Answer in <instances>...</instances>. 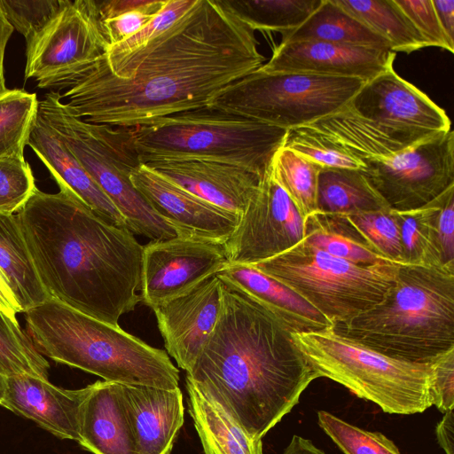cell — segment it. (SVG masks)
Returning a JSON list of instances; mask_svg holds the SVG:
<instances>
[{
  "label": "cell",
  "mask_w": 454,
  "mask_h": 454,
  "mask_svg": "<svg viewBox=\"0 0 454 454\" xmlns=\"http://www.w3.org/2000/svg\"><path fill=\"white\" fill-rule=\"evenodd\" d=\"M264 61L254 31L223 0H196L145 44L101 56L60 97L89 122L135 128L207 106Z\"/></svg>",
  "instance_id": "1"
},
{
  "label": "cell",
  "mask_w": 454,
  "mask_h": 454,
  "mask_svg": "<svg viewBox=\"0 0 454 454\" xmlns=\"http://www.w3.org/2000/svg\"><path fill=\"white\" fill-rule=\"evenodd\" d=\"M218 277V318L186 377L262 440L320 377L269 305Z\"/></svg>",
  "instance_id": "2"
},
{
  "label": "cell",
  "mask_w": 454,
  "mask_h": 454,
  "mask_svg": "<svg viewBox=\"0 0 454 454\" xmlns=\"http://www.w3.org/2000/svg\"><path fill=\"white\" fill-rule=\"evenodd\" d=\"M50 298L119 325L141 301L142 246L69 192L38 188L16 215Z\"/></svg>",
  "instance_id": "3"
},
{
  "label": "cell",
  "mask_w": 454,
  "mask_h": 454,
  "mask_svg": "<svg viewBox=\"0 0 454 454\" xmlns=\"http://www.w3.org/2000/svg\"><path fill=\"white\" fill-rule=\"evenodd\" d=\"M332 328L385 356L431 363L454 348V269L401 264L380 302Z\"/></svg>",
  "instance_id": "4"
},
{
  "label": "cell",
  "mask_w": 454,
  "mask_h": 454,
  "mask_svg": "<svg viewBox=\"0 0 454 454\" xmlns=\"http://www.w3.org/2000/svg\"><path fill=\"white\" fill-rule=\"evenodd\" d=\"M25 313L26 333L40 354L105 381L178 387L179 370L164 350L119 325L98 320L55 299Z\"/></svg>",
  "instance_id": "5"
},
{
  "label": "cell",
  "mask_w": 454,
  "mask_h": 454,
  "mask_svg": "<svg viewBox=\"0 0 454 454\" xmlns=\"http://www.w3.org/2000/svg\"><path fill=\"white\" fill-rule=\"evenodd\" d=\"M287 129L209 106L130 128L141 164L163 160H206L263 176Z\"/></svg>",
  "instance_id": "6"
},
{
  "label": "cell",
  "mask_w": 454,
  "mask_h": 454,
  "mask_svg": "<svg viewBox=\"0 0 454 454\" xmlns=\"http://www.w3.org/2000/svg\"><path fill=\"white\" fill-rule=\"evenodd\" d=\"M59 92L38 103V115L62 138L87 173L114 203L133 234L153 240L172 239L176 231L153 209L130 181L141 165L130 128L89 122L73 115Z\"/></svg>",
  "instance_id": "7"
},
{
  "label": "cell",
  "mask_w": 454,
  "mask_h": 454,
  "mask_svg": "<svg viewBox=\"0 0 454 454\" xmlns=\"http://www.w3.org/2000/svg\"><path fill=\"white\" fill-rule=\"evenodd\" d=\"M292 335L319 377L343 385L387 413H421L433 405L432 363L385 356L336 333L333 328Z\"/></svg>",
  "instance_id": "8"
},
{
  "label": "cell",
  "mask_w": 454,
  "mask_h": 454,
  "mask_svg": "<svg viewBox=\"0 0 454 454\" xmlns=\"http://www.w3.org/2000/svg\"><path fill=\"white\" fill-rule=\"evenodd\" d=\"M401 264L352 263L303 239L281 254L250 266L299 294L333 326L380 302L394 284Z\"/></svg>",
  "instance_id": "9"
},
{
  "label": "cell",
  "mask_w": 454,
  "mask_h": 454,
  "mask_svg": "<svg viewBox=\"0 0 454 454\" xmlns=\"http://www.w3.org/2000/svg\"><path fill=\"white\" fill-rule=\"evenodd\" d=\"M365 82L356 78L268 73L259 67L222 90L207 106L290 129L343 109Z\"/></svg>",
  "instance_id": "10"
},
{
  "label": "cell",
  "mask_w": 454,
  "mask_h": 454,
  "mask_svg": "<svg viewBox=\"0 0 454 454\" xmlns=\"http://www.w3.org/2000/svg\"><path fill=\"white\" fill-rule=\"evenodd\" d=\"M108 48L94 0L68 3L27 42L25 79L42 89L64 90Z\"/></svg>",
  "instance_id": "11"
},
{
  "label": "cell",
  "mask_w": 454,
  "mask_h": 454,
  "mask_svg": "<svg viewBox=\"0 0 454 454\" xmlns=\"http://www.w3.org/2000/svg\"><path fill=\"white\" fill-rule=\"evenodd\" d=\"M411 145L398 134L358 115L348 106L287 129L283 145L323 168L361 171L369 163L391 159Z\"/></svg>",
  "instance_id": "12"
},
{
  "label": "cell",
  "mask_w": 454,
  "mask_h": 454,
  "mask_svg": "<svg viewBox=\"0 0 454 454\" xmlns=\"http://www.w3.org/2000/svg\"><path fill=\"white\" fill-rule=\"evenodd\" d=\"M394 211L426 206L454 185V132L427 137L362 171Z\"/></svg>",
  "instance_id": "13"
},
{
  "label": "cell",
  "mask_w": 454,
  "mask_h": 454,
  "mask_svg": "<svg viewBox=\"0 0 454 454\" xmlns=\"http://www.w3.org/2000/svg\"><path fill=\"white\" fill-rule=\"evenodd\" d=\"M304 238V220L274 177L270 164L224 248L231 264L250 265L289 249Z\"/></svg>",
  "instance_id": "14"
},
{
  "label": "cell",
  "mask_w": 454,
  "mask_h": 454,
  "mask_svg": "<svg viewBox=\"0 0 454 454\" xmlns=\"http://www.w3.org/2000/svg\"><path fill=\"white\" fill-rule=\"evenodd\" d=\"M228 264L224 244L179 236L153 240L143 249L141 301L153 309L192 290Z\"/></svg>",
  "instance_id": "15"
},
{
  "label": "cell",
  "mask_w": 454,
  "mask_h": 454,
  "mask_svg": "<svg viewBox=\"0 0 454 454\" xmlns=\"http://www.w3.org/2000/svg\"><path fill=\"white\" fill-rule=\"evenodd\" d=\"M348 106L413 145L450 130L445 111L399 76L393 67L367 81Z\"/></svg>",
  "instance_id": "16"
},
{
  "label": "cell",
  "mask_w": 454,
  "mask_h": 454,
  "mask_svg": "<svg viewBox=\"0 0 454 454\" xmlns=\"http://www.w3.org/2000/svg\"><path fill=\"white\" fill-rule=\"evenodd\" d=\"M134 187L177 236L224 244L239 217L164 178L141 164L130 175Z\"/></svg>",
  "instance_id": "17"
},
{
  "label": "cell",
  "mask_w": 454,
  "mask_h": 454,
  "mask_svg": "<svg viewBox=\"0 0 454 454\" xmlns=\"http://www.w3.org/2000/svg\"><path fill=\"white\" fill-rule=\"evenodd\" d=\"M395 52L325 42L280 43L260 69L370 81L393 67Z\"/></svg>",
  "instance_id": "18"
},
{
  "label": "cell",
  "mask_w": 454,
  "mask_h": 454,
  "mask_svg": "<svg viewBox=\"0 0 454 454\" xmlns=\"http://www.w3.org/2000/svg\"><path fill=\"white\" fill-rule=\"evenodd\" d=\"M220 307V278L216 274L153 308L168 354L186 372L211 333Z\"/></svg>",
  "instance_id": "19"
},
{
  "label": "cell",
  "mask_w": 454,
  "mask_h": 454,
  "mask_svg": "<svg viewBox=\"0 0 454 454\" xmlns=\"http://www.w3.org/2000/svg\"><path fill=\"white\" fill-rule=\"evenodd\" d=\"M92 384L65 389L49 380L20 374L6 377L0 405L26 417L60 439L79 442L82 410Z\"/></svg>",
  "instance_id": "20"
},
{
  "label": "cell",
  "mask_w": 454,
  "mask_h": 454,
  "mask_svg": "<svg viewBox=\"0 0 454 454\" xmlns=\"http://www.w3.org/2000/svg\"><path fill=\"white\" fill-rule=\"evenodd\" d=\"M144 165L239 218L262 177L235 165L206 160H163Z\"/></svg>",
  "instance_id": "21"
},
{
  "label": "cell",
  "mask_w": 454,
  "mask_h": 454,
  "mask_svg": "<svg viewBox=\"0 0 454 454\" xmlns=\"http://www.w3.org/2000/svg\"><path fill=\"white\" fill-rule=\"evenodd\" d=\"M121 388L137 454H170L184 424L180 388L128 384Z\"/></svg>",
  "instance_id": "22"
},
{
  "label": "cell",
  "mask_w": 454,
  "mask_h": 454,
  "mask_svg": "<svg viewBox=\"0 0 454 454\" xmlns=\"http://www.w3.org/2000/svg\"><path fill=\"white\" fill-rule=\"evenodd\" d=\"M27 145L46 166L59 189L79 199L110 224L127 228L121 213L70 152L59 135L37 114Z\"/></svg>",
  "instance_id": "23"
},
{
  "label": "cell",
  "mask_w": 454,
  "mask_h": 454,
  "mask_svg": "<svg viewBox=\"0 0 454 454\" xmlns=\"http://www.w3.org/2000/svg\"><path fill=\"white\" fill-rule=\"evenodd\" d=\"M79 444L93 454H137L121 384L98 380L85 400Z\"/></svg>",
  "instance_id": "24"
},
{
  "label": "cell",
  "mask_w": 454,
  "mask_h": 454,
  "mask_svg": "<svg viewBox=\"0 0 454 454\" xmlns=\"http://www.w3.org/2000/svg\"><path fill=\"white\" fill-rule=\"evenodd\" d=\"M218 275L269 305L294 333L332 328L313 306L280 282L250 265L229 263Z\"/></svg>",
  "instance_id": "25"
},
{
  "label": "cell",
  "mask_w": 454,
  "mask_h": 454,
  "mask_svg": "<svg viewBox=\"0 0 454 454\" xmlns=\"http://www.w3.org/2000/svg\"><path fill=\"white\" fill-rule=\"evenodd\" d=\"M185 387L205 454H263L262 440L250 436L215 398L187 377Z\"/></svg>",
  "instance_id": "26"
},
{
  "label": "cell",
  "mask_w": 454,
  "mask_h": 454,
  "mask_svg": "<svg viewBox=\"0 0 454 454\" xmlns=\"http://www.w3.org/2000/svg\"><path fill=\"white\" fill-rule=\"evenodd\" d=\"M309 41L391 51L386 39L338 5L334 0H322L302 24L282 33L280 43Z\"/></svg>",
  "instance_id": "27"
},
{
  "label": "cell",
  "mask_w": 454,
  "mask_h": 454,
  "mask_svg": "<svg viewBox=\"0 0 454 454\" xmlns=\"http://www.w3.org/2000/svg\"><path fill=\"white\" fill-rule=\"evenodd\" d=\"M0 271L22 312L50 299L39 278L16 215L0 213Z\"/></svg>",
  "instance_id": "28"
},
{
  "label": "cell",
  "mask_w": 454,
  "mask_h": 454,
  "mask_svg": "<svg viewBox=\"0 0 454 454\" xmlns=\"http://www.w3.org/2000/svg\"><path fill=\"white\" fill-rule=\"evenodd\" d=\"M389 209L361 170L323 168L320 171L317 212L351 214Z\"/></svg>",
  "instance_id": "29"
},
{
  "label": "cell",
  "mask_w": 454,
  "mask_h": 454,
  "mask_svg": "<svg viewBox=\"0 0 454 454\" xmlns=\"http://www.w3.org/2000/svg\"><path fill=\"white\" fill-rule=\"evenodd\" d=\"M303 239L311 246L352 263L394 262L375 252L340 214L315 212L308 215L304 219Z\"/></svg>",
  "instance_id": "30"
},
{
  "label": "cell",
  "mask_w": 454,
  "mask_h": 454,
  "mask_svg": "<svg viewBox=\"0 0 454 454\" xmlns=\"http://www.w3.org/2000/svg\"><path fill=\"white\" fill-rule=\"evenodd\" d=\"M373 32L386 39L394 52L411 53L425 42L395 0H334Z\"/></svg>",
  "instance_id": "31"
},
{
  "label": "cell",
  "mask_w": 454,
  "mask_h": 454,
  "mask_svg": "<svg viewBox=\"0 0 454 454\" xmlns=\"http://www.w3.org/2000/svg\"><path fill=\"white\" fill-rule=\"evenodd\" d=\"M440 205L441 195L422 207L395 211L400 224L403 264L445 266L436 228Z\"/></svg>",
  "instance_id": "32"
},
{
  "label": "cell",
  "mask_w": 454,
  "mask_h": 454,
  "mask_svg": "<svg viewBox=\"0 0 454 454\" xmlns=\"http://www.w3.org/2000/svg\"><path fill=\"white\" fill-rule=\"evenodd\" d=\"M270 168L303 220L317 212L318 176L323 167L304 155L282 146Z\"/></svg>",
  "instance_id": "33"
},
{
  "label": "cell",
  "mask_w": 454,
  "mask_h": 454,
  "mask_svg": "<svg viewBox=\"0 0 454 454\" xmlns=\"http://www.w3.org/2000/svg\"><path fill=\"white\" fill-rule=\"evenodd\" d=\"M254 31L285 33L302 24L322 0H223Z\"/></svg>",
  "instance_id": "34"
},
{
  "label": "cell",
  "mask_w": 454,
  "mask_h": 454,
  "mask_svg": "<svg viewBox=\"0 0 454 454\" xmlns=\"http://www.w3.org/2000/svg\"><path fill=\"white\" fill-rule=\"evenodd\" d=\"M35 93L7 90L0 95V158L24 157L38 114Z\"/></svg>",
  "instance_id": "35"
},
{
  "label": "cell",
  "mask_w": 454,
  "mask_h": 454,
  "mask_svg": "<svg viewBox=\"0 0 454 454\" xmlns=\"http://www.w3.org/2000/svg\"><path fill=\"white\" fill-rule=\"evenodd\" d=\"M49 368L19 322L0 310V372L6 377L28 374L49 380Z\"/></svg>",
  "instance_id": "36"
},
{
  "label": "cell",
  "mask_w": 454,
  "mask_h": 454,
  "mask_svg": "<svg viewBox=\"0 0 454 454\" xmlns=\"http://www.w3.org/2000/svg\"><path fill=\"white\" fill-rule=\"evenodd\" d=\"M340 215L375 252L402 263L400 224L395 211L389 209Z\"/></svg>",
  "instance_id": "37"
},
{
  "label": "cell",
  "mask_w": 454,
  "mask_h": 454,
  "mask_svg": "<svg viewBox=\"0 0 454 454\" xmlns=\"http://www.w3.org/2000/svg\"><path fill=\"white\" fill-rule=\"evenodd\" d=\"M317 421L344 454H401L383 434L351 425L328 411H319Z\"/></svg>",
  "instance_id": "38"
},
{
  "label": "cell",
  "mask_w": 454,
  "mask_h": 454,
  "mask_svg": "<svg viewBox=\"0 0 454 454\" xmlns=\"http://www.w3.org/2000/svg\"><path fill=\"white\" fill-rule=\"evenodd\" d=\"M36 188L30 165L24 157L0 158V213H18Z\"/></svg>",
  "instance_id": "39"
},
{
  "label": "cell",
  "mask_w": 454,
  "mask_h": 454,
  "mask_svg": "<svg viewBox=\"0 0 454 454\" xmlns=\"http://www.w3.org/2000/svg\"><path fill=\"white\" fill-rule=\"evenodd\" d=\"M69 0H0L12 27L27 42L39 33Z\"/></svg>",
  "instance_id": "40"
},
{
  "label": "cell",
  "mask_w": 454,
  "mask_h": 454,
  "mask_svg": "<svg viewBox=\"0 0 454 454\" xmlns=\"http://www.w3.org/2000/svg\"><path fill=\"white\" fill-rule=\"evenodd\" d=\"M196 0H166L162 8L138 32L129 38L109 46L106 56L115 57L129 53L145 44L181 18Z\"/></svg>",
  "instance_id": "41"
},
{
  "label": "cell",
  "mask_w": 454,
  "mask_h": 454,
  "mask_svg": "<svg viewBox=\"0 0 454 454\" xmlns=\"http://www.w3.org/2000/svg\"><path fill=\"white\" fill-rule=\"evenodd\" d=\"M425 42L426 47L434 46L454 52V43L446 35L432 0H395Z\"/></svg>",
  "instance_id": "42"
},
{
  "label": "cell",
  "mask_w": 454,
  "mask_h": 454,
  "mask_svg": "<svg viewBox=\"0 0 454 454\" xmlns=\"http://www.w3.org/2000/svg\"><path fill=\"white\" fill-rule=\"evenodd\" d=\"M166 0H147L137 9L113 18L100 20L108 47L119 43L138 32L162 8Z\"/></svg>",
  "instance_id": "43"
},
{
  "label": "cell",
  "mask_w": 454,
  "mask_h": 454,
  "mask_svg": "<svg viewBox=\"0 0 454 454\" xmlns=\"http://www.w3.org/2000/svg\"><path fill=\"white\" fill-rule=\"evenodd\" d=\"M431 363L433 405L445 413L454 410V348L439 356Z\"/></svg>",
  "instance_id": "44"
},
{
  "label": "cell",
  "mask_w": 454,
  "mask_h": 454,
  "mask_svg": "<svg viewBox=\"0 0 454 454\" xmlns=\"http://www.w3.org/2000/svg\"><path fill=\"white\" fill-rule=\"evenodd\" d=\"M436 228L443 264L454 268V185L441 194Z\"/></svg>",
  "instance_id": "45"
},
{
  "label": "cell",
  "mask_w": 454,
  "mask_h": 454,
  "mask_svg": "<svg viewBox=\"0 0 454 454\" xmlns=\"http://www.w3.org/2000/svg\"><path fill=\"white\" fill-rule=\"evenodd\" d=\"M436 439L446 454H454V410L444 413L435 427Z\"/></svg>",
  "instance_id": "46"
},
{
  "label": "cell",
  "mask_w": 454,
  "mask_h": 454,
  "mask_svg": "<svg viewBox=\"0 0 454 454\" xmlns=\"http://www.w3.org/2000/svg\"><path fill=\"white\" fill-rule=\"evenodd\" d=\"M432 1L446 35L454 43V0Z\"/></svg>",
  "instance_id": "47"
},
{
  "label": "cell",
  "mask_w": 454,
  "mask_h": 454,
  "mask_svg": "<svg viewBox=\"0 0 454 454\" xmlns=\"http://www.w3.org/2000/svg\"><path fill=\"white\" fill-rule=\"evenodd\" d=\"M0 310L14 321L16 315L22 312L5 278L0 271Z\"/></svg>",
  "instance_id": "48"
},
{
  "label": "cell",
  "mask_w": 454,
  "mask_h": 454,
  "mask_svg": "<svg viewBox=\"0 0 454 454\" xmlns=\"http://www.w3.org/2000/svg\"><path fill=\"white\" fill-rule=\"evenodd\" d=\"M13 31L14 28L5 18L0 6V95L8 90L5 86L4 74V59L7 43Z\"/></svg>",
  "instance_id": "49"
},
{
  "label": "cell",
  "mask_w": 454,
  "mask_h": 454,
  "mask_svg": "<svg viewBox=\"0 0 454 454\" xmlns=\"http://www.w3.org/2000/svg\"><path fill=\"white\" fill-rule=\"evenodd\" d=\"M282 454H326L316 447L312 442L294 434Z\"/></svg>",
  "instance_id": "50"
},
{
  "label": "cell",
  "mask_w": 454,
  "mask_h": 454,
  "mask_svg": "<svg viewBox=\"0 0 454 454\" xmlns=\"http://www.w3.org/2000/svg\"><path fill=\"white\" fill-rule=\"evenodd\" d=\"M6 386V376L0 372V402L3 399Z\"/></svg>",
  "instance_id": "51"
}]
</instances>
